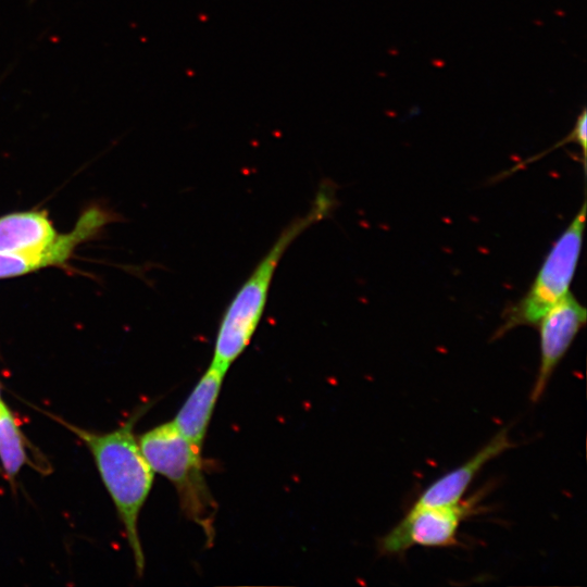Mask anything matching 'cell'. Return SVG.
<instances>
[{"mask_svg":"<svg viewBox=\"0 0 587 587\" xmlns=\"http://www.w3.org/2000/svg\"><path fill=\"white\" fill-rule=\"evenodd\" d=\"M91 234L83 220L71 233L58 235L45 211L12 213L0 217V252L33 255L41 267L59 265Z\"/></svg>","mask_w":587,"mask_h":587,"instance_id":"5b68a950","label":"cell"},{"mask_svg":"<svg viewBox=\"0 0 587 587\" xmlns=\"http://www.w3.org/2000/svg\"><path fill=\"white\" fill-rule=\"evenodd\" d=\"M586 111L583 110L582 113L577 116L576 123L572 130L570 139L575 141L582 147L583 154L586 153Z\"/></svg>","mask_w":587,"mask_h":587,"instance_id":"8fae6325","label":"cell"},{"mask_svg":"<svg viewBox=\"0 0 587 587\" xmlns=\"http://www.w3.org/2000/svg\"><path fill=\"white\" fill-rule=\"evenodd\" d=\"M138 444L151 470L176 488L184 514L211 538L215 503L205 480L201 450L192 446L173 422L148 430L139 437Z\"/></svg>","mask_w":587,"mask_h":587,"instance_id":"3957f363","label":"cell"},{"mask_svg":"<svg viewBox=\"0 0 587 587\" xmlns=\"http://www.w3.org/2000/svg\"><path fill=\"white\" fill-rule=\"evenodd\" d=\"M142 411L137 412L117 429L97 434L60 421L89 449L100 477L110 494L123 523L132 549L136 572L142 575L145 554L138 533L139 513L151 491L154 472L145 459L134 426Z\"/></svg>","mask_w":587,"mask_h":587,"instance_id":"7a4b0ae2","label":"cell"},{"mask_svg":"<svg viewBox=\"0 0 587 587\" xmlns=\"http://www.w3.org/2000/svg\"><path fill=\"white\" fill-rule=\"evenodd\" d=\"M479 498L439 507L410 508L407 514L379 539V552L400 554L414 546L442 548L455 546L462 522L477 513Z\"/></svg>","mask_w":587,"mask_h":587,"instance_id":"8992f818","label":"cell"},{"mask_svg":"<svg viewBox=\"0 0 587 587\" xmlns=\"http://www.w3.org/2000/svg\"><path fill=\"white\" fill-rule=\"evenodd\" d=\"M225 372L209 365L172 421L182 435L202 450Z\"/></svg>","mask_w":587,"mask_h":587,"instance_id":"9c48e42d","label":"cell"},{"mask_svg":"<svg viewBox=\"0 0 587 587\" xmlns=\"http://www.w3.org/2000/svg\"><path fill=\"white\" fill-rule=\"evenodd\" d=\"M586 308L569 292L539 320L540 362L530 392V400L537 402L548 383L567 352L574 338L585 325Z\"/></svg>","mask_w":587,"mask_h":587,"instance_id":"52a82bcc","label":"cell"},{"mask_svg":"<svg viewBox=\"0 0 587 587\" xmlns=\"http://www.w3.org/2000/svg\"><path fill=\"white\" fill-rule=\"evenodd\" d=\"M329 186H321L305 214L294 218L280 232L226 307L217 332L210 365L227 373L250 344L263 316L276 268L288 247L303 232L332 211Z\"/></svg>","mask_w":587,"mask_h":587,"instance_id":"6da1fadb","label":"cell"},{"mask_svg":"<svg viewBox=\"0 0 587 587\" xmlns=\"http://www.w3.org/2000/svg\"><path fill=\"white\" fill-rule=\"evenodd\" d=\"M585 216L584 202L553 243L527 292L505 310L496 338L517 326L537 325L545 313L569 294L580 255Z\"/></svg>","mask_w":587,"mask_h":587,"instance_id":"277c9868","label":"cell"},{"mask_svg":"<svg viewBox=\"0 0 587 587\" xmlns=\"http://www.w3.org/2000/svg\"><path fill=\"white\" fill-rule=\"evenodd\" d=\"M28 457L25 439L11 410L0 399V467L14 482Z\"/></svg>","mask_w":587,"mask_h":587,"instance_id":"30bf717a","label":"cell"},{"mask_svg":"<svg viewBox=\"0 0 587 587\" xmlns=\"http://www.w3.org/2000/svg\"><path fill=\"white\" fill-rule=\"evenodd\" d=\"M513 446L509 430H499L470 459L429 484L411 508L450 505L461 501L483 467Z\"/></svg>","mask_w":587,"mask_h":587,"instance_id":"ba28073f","label":"cell"}]
</instances>
